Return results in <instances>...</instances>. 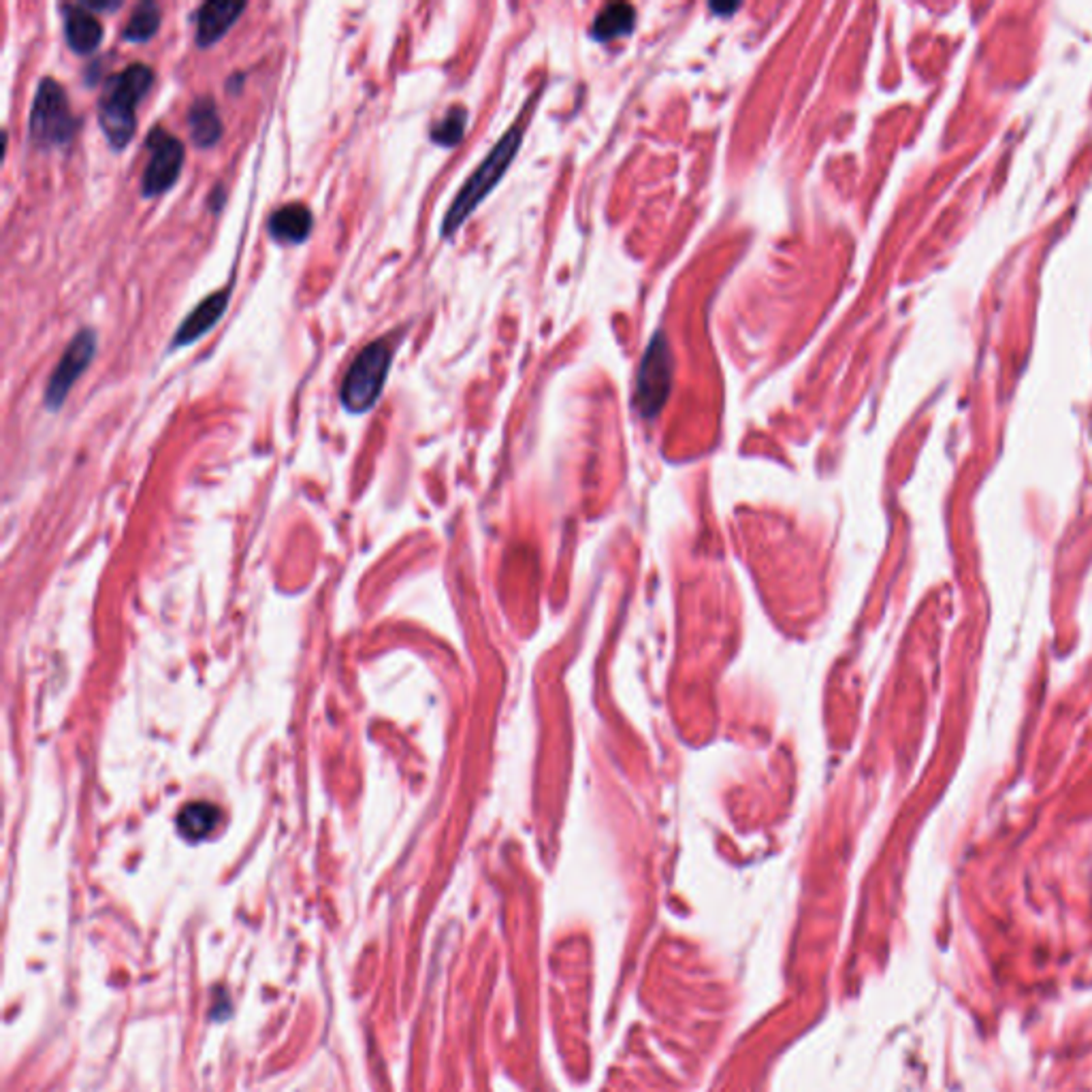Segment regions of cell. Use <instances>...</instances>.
I'll list each match as a JSON object with an SVG mask.
<instances>
[{"label":"cell","instance_id":"4fadbf2b","mask_svg":"<svg viewBox=\"0 0 1092 1092\" xmlns=\"http://www.w3.org/2000/svg\"><path fill=\"white\" fill-rule=\"evenodd\" d=\"M636 26V12L627 3L604 5L592 24V37L595 41H613L625 37Z\"/></svg>","mask_w":1092,"mask_h":1092},{"label":"cell","instance_id":"277c9868","mask_svg":"<svg viewBox=\"0 0 1092 1092\" xmlns=\"http://www.w3.org/2000/svg\"><path fill=\"white\" fill-rule=\"evenodd\" d=\"M77 126L65 88L54 77L41 79L28 118L30 139L41 148H65L76 136Z\"/></svg>","mask_w":1092,"mask_h":1092},{"label":"cell","instance_id":"9c48e42d","mask_svg":"<svg viewBox=\"0 0 1092 1092\" xmlns=\"http://www.w3.org/2000/svg\"><path fill=\"white\" fill-rule=\"evenodd\" d=\"M246 12L244 3H205L195 15L197 46L212 47L237 24L239 15Z\"/></svg>","mask_w":1092,"mask_h":1092},{"label":"cell","instance_id":"7a4b0ae2","mask_svg":"<svg viewBox=\"0 0 1092 1092\" xmlns=\"http://www.w3.org/2000/svg\"><path fill=\"white\" fill-rule=\"evenodd\" d=\"M521 139H523V131H521V122H517L514 126H510L506 135L496 143V148L487 154V159L482 161L474 169V173L468 177L466 184L461 186V191L453 198V203H450L448 212L444 214L442 237H453L457 230L464 227L466 220L474 214V209L480 205L482 198L498 186L510 163L514 161V156H517Z\"/></svg>","mask_w":1092,"mask_h":1092},{"label":"cell","instance_id":"30bf717a","mask_svg":"<svg viewBox=\"0 0 1092 1092\" xmlns=\"http://www.w3.org/2000/svg\"><path fill=\"white\" fill-rule=\"evenodd\" d=\"M65 37L76 54H92L103 41V24L86 5L65 7Z\"/></svg>","mask_w":1092,"mask_h":1092},{"label":"cell","instance_id":"9a60e30c","mask_svg":"<svg viewBox=\"0 0 1092 1092\" xmlns=\"http://www.w3.org/2000/svg\"><path fill=\"white\" fill-rule=\"evenodd\" d=\"M161 22H163L161 7L152 3V0H145V3L135 7V12L131 14L129 22H126L122 30V39L129 41V44H145V41H150L156 33H159Z\"/></svg>","mask_w":1092,"mask_h":1092},{"label":"cell","instance_id":"5b68a950","mask_svg":"<svg viewBox=\"0 0 1092 1092\" xmlns=\"http://www.w3.org/2000/svg\"><path fill=\"white\" fill-rule=\"evenodd\" d=\"M672 376H675V359L664 331H657L651 338L640 370L636 378L634 402L638 412L645 418H655L672 391Z\"/></svg>","mask_w":1092,"mask_h":1092},{"label":"cell","instance_id":"2e32d148","mask_svg":"<svg viewBox=\"0 0 1092 1092\" xmlns=\"http://www.w3.org/2000/svg\"><path fill=\"white\" fill-rule=\"evenodd\" d=\"M466 129H468V109L464 105H453V107L446 109L442 118L432 124L429 136H432L434 143L442 145V148H455V145L464 139Z\"/></svg>","mask_w":1092,"mask_h":1092},{"label":"cell","instance_id":"52a82bcc","mask_svg":"<svg viewBox=\"0 0 1092 1092\" xmlns=\"http://www.w3.org/2000/svg\"><path fill=\"white\" fill-rule=\"evenodd\" d=\"M97 349H99V335L90 327L77 331L76 338L69 342L67 350L62 352L60 361L54 367V372H51L46 386L44 402L47 410L58 412L62 404L67 402L71 388L76 386L79 376L90 367L94 354H97Z\"/></svg>","mask_w":1092,"mask_h":1092},{"label":"cell","instance_id":"6da1fadb","mask_svg":"<svg viewBox=\"0 0 1092 1092\" xmlns=\"http://www.w3.org/2000/svg\"><path fill=\"white\" fill-rule=\"evenodd\" d=\"M154 83V71L135 62L103 83L99 99V124L113 150H124L136 131V105Z\"/></svg>","mask_w":1092,"mask_h":1092},{"label":"cell","instance_id":"7c38bea8","mask_svg":"<svg viewBox=\"0 0 1092 1092\" xmlns=\"http://www.w3.org/2000/svg\"><path fill=\"white\" fill-rule=\"evenodd\" d=\"M186 124L188 131H191V141L201 150L214 148L225 133L223 120H220L218 113V105L209 94L207 97H197L193 101L191 109H188Z\"/></svg>","mask_w":1092,"mask_h":1092},{"label":"cell","instance_id":"ba28073f","mask_svg":"<svg viewBox=\"0 0 1092 1092\" xmlns=\"http://www.w3.org/2000/svg\"><path fill=\"white\" fill-rule=\"evenodd\" d=\"M228 301H230V290L223 288V290H216L212 295L205 297L198 306L188 314V317L182 320L180 327H177L175 335H173V344L171 349H182V346H191L195 342H198L203 338L205 333L212 331L218 320L225 317V312L228 308Z\"/></svg>","mask_w":1092,"mask_h":1092},{"label":"cell","instance_id":"3957f363","mask_svg":"<svg viewBox=\"0 0 1092 1092\" xmlns=\"http://www.w3.org/2000/svg\"><path fill=\"white\" fill-rule=\"evenodd\" d=\"M393 363V349L386 340H374L354 356L344 376L340 402L352 414H363L376 406L386 384Z\"/></svg>","mask_w":1092,"mask_h":1092},{"label":"cell","instance_id":"e0dca14e","mask_svg":"<svg viewBox=\"0 0 1092 1092\" xmlns=\"http://www.w3.org/2000/svg\"><path fill=\"white\" fill-rule=\"evenodd\" d=\"M711 9L715 14H734L739 9V5L737 3H734V5H711Z\"/></svg>","mask_w":1092,"mask_h":1092},{"label":"cell","instance_id":"8fae6325","mask_svg":"<svg viewBox=\"0 0 1092 1092\" xmlns=\"http://www.w3.org/2000/svg\"><path fill=\"white\" fill-rule=\"evenodd\" d=\"M312 209L303 203H287L271 214L269 235L280 244H303L312 233Z\"/></svg>","mask_w":1092,"mask_h":1092},{"label":"cell","instance_id":"8992f818","mask_svg":"<svg viewBox=\"0 0 1092 1092\" xmlns=\"http://www.w3.org/2000/svg\"><path fill=\"white\" fill-rule=\"evenodd\" d=\"M145 148H148L150 156L141 175V195L150 198L165 195L180 180L186 150L184 143L167 133L163 126H156L148 133Z\"/></svg>","mask_w":1092,"mask_h":1092},{"label":"cell","instance_id":"5bb4252c","mask_svg":"<svg viewBox=\"0 0 1092 1092\" xmlns=\"http://www.w3.org/2000/svg\"><path fill=\"white\" fill-rule=\"evenodd\" d=\"M218 822H220L218 806L209 803H193L180 813L177 826H180L182 836L191 838V841H201V838L212 834Z\"/></svg>","mask_w":1092,"mask_h":1092}]
</instances>
